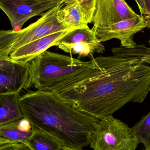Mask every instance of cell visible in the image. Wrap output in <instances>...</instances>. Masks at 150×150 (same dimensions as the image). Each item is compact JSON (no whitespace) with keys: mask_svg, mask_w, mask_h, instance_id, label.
Listing matches in <instances>:
<instances>
[{"mask_svg":"<svg viewBox=\"0 0 150 150\" xmlns=\"http://www.w3.org/2000/svg\"><path fill=\"white\" fill-rule=\"evenodd\" d=\"M97 72L85 82L56 93L101 120L129 102L142 103L150 92V66L137 59L94 58Z\"/></svg>","mask_w":150,"mask_h":150,"instance_id":"obj_1","label":"cell"},{"mask_svg":"<svg viewBox=\"0 0 150 150\" xmlns=\"http://www.w3.org/2000/svg\"><path fill=\"white\" fill-rule=\"evenodd\" d=\"M19 104L24 117L33 126L73 149L90 145L100 120L52 92L30 91L20 97Z\"/></svg>","mask_w":150,"mask_h":150,"instance_id":"obj_2","label":"cell"},{"mask_svg":"<svg viewBox=\"0 0 150 150\" xmlns=\"http://www.w3.org/2000/svg\"><path fill=\"white\" fill-rule=\"evenodd\" d=\"M31 85L39 91L59 93L91 78L97 64L92 58L84 62L70 56L45 51L31 62Z\"/></svg>","mask_w":150,"mask_h":150,"instance_id":"obj_3","label":"cell"},{"mask_svg":"<svg viewBox=\"0 0 150 150\" xmlns=\"http://www.w3.org/2000/svg\"><path fill=\"white\" fill-rule=\"evenodd\" d=\"M66 4L60 3L41 16L36 22L18 31H0V54L9 55L18 47L32 41L61 31L71 30L63 25L57 18V13Z\"/></svg>","mask_w":150,"mask_h":150,"instance_id":"obj_4","label":"cell"},{"mask_svg":"<svg viewBox=\"0 0 150 150\" xmlns=\"http://www.w3.org/2000/svg\"><path fill=\"white\" fill-rule=\"evenodd\" d=\"M139 144L131 128L112 115L100 120L90 145L93 150H136Z\"/></svg>","mask_w":150,"mask_h":150,"instance_id":"obj_5","label":"cell"},{"mask_svg":"<svg viewBox=\"0 0 150 150\" xmlns=\"http://www.w3.org/2000/svg\"><path fill=\"white\" fill-rule=\"evenodd\" d=\"M30 62H20L0 54V94L19 93L31 86Z\"/></svg>","mask_w":150,"mask_h":150,"instance_id":"obj_6","label":"cell"},{"mask_svg":"<svg viewBox=\"0 0 150 150\" xmlns=\"http://www.w3.org/2000/svg\"><path fill=\"white\" fill-rule=\"evenodd\" d=\"M57 5L38 0H0V8L9 19L12 30H22L31 18L42 16L45 11Z\"/></svg>","mask_w":150,"mask_h":150,"instance_id":"obj_7","label":"cell"},{"mask_svg":"<svg viewBox=\"0 0 150 150\" xmlns=\"http://www.w3.org/2000/svg\"><path fill=\"white\" fill-rule=\"evenodd\" d=\"M146 27H148V23L145 18L138 15L135 17L118 22L107 27L92 30L101 43L116 39L120 41L121 47L130 48L137 45L134 40L135 34Z\"/></svg>","mask_w":150,"mask_h":150,"instance_id":"obj_8","label":"cell"},{"mask_svg":"<svg viewBox=\"0 0 150 150\" xmlns=\"http://www.w3.org/2000/svg\"><path fill=\"white\" fill-rule=\"evenodd\" d=\"M138 15L125 0H97L92 29L107 27Z\"/></svg>","mask_w":150,"mask_h":150,"instance_id":"obj_9","label":"cell"},{"mask_svg":"<svg viewBox=\"0 0 150 150\" xmlns=\"http://www.w3.org/2000/svg\"><path fill=\"white\" fill-rule=\"evenodd\" d=\"M72 30L55 33L23 45L10 54V57L20 62H31L48 48L55 46L56 42Z\"/></svg>","mask_w":150,"mask_h":150,"instance_id":"obj_10","label":"cell"},{"mask_svg":"<svg viewBox=\"0 0 150 150\" xmlns=\"http://www.w3.org/2000/svg\"><path fill=\"white\" fill-rule=\"evenodd\" d=\"M34 130V127L24 117L13 122L0 125V137L17 142L26 143Z\"/></svg>","mask_w":150,"mask_h":150,"instance_id":"obj_11","label":"cell"},{"mask_svg":"<svg viewBox=\"0 0 150 150\" xmlns=\"http://www.w3.org/2000/svg\"><path fill=\"white\" fill-rule=\"evenodd\" d=\"M19 93L0 94V125L24 118L19 106Z\"/></svg>","mask_w":150,"mask_h":150,"instance_id":"obj_12","label":"cell"},{"mask_svg":"<svg viewBox=\"0 0 150 150\" xmlns=\"http://www.w3.org/2000/svg\"><path fill=\"white\" fill-rule=\"evenodd\" d=\"M57 18L63 25L68 29L88 27L84 22L82 12L76 0L65 4L57 13Z\"/></svg>","mask_w":150,"mask_h":150,"instance_id":"obj_13","label":"cell"},{"mask_svg":"<svg viewBox=\"0 0 150 150\" xmlns=\"http://www.w3.org/2000/svg\"><path fill=\"white\" fill-rule=\"evenodd\" d=\"M84 44L97 46L103 45L99 41L94 32L88 26L70 31L56 42L55 46L59 47L63 46Z\"/></svg>","mask_w":150,"mask_h":150,"instance_id":"obj_14","label":"cell"},{"mask_svg":"<svg viewBox=\"0 0 150 150\" xmlns=\"http://www.w3.org/2000/svg\"><path fill=\"white\" fill-rule=\"evenodd\" d=\"M26 144L33 150H63L66 148L56 138L35 127Z\"/></svg>","mask_w":150,"mask_h":150,"instance_id":"obj_15","label":"cell"},{"mask_svg":"<svg viewBox=\"0 0 150 150\" xmlns=\"http://www.w3.org/2000/svg\"><path fill=\"white\" fill-rule=\"evenodd\" d=\"M131 129L139 143L143 144L146 149H150V112Z\"/></svg>","mask_w":150,"mask_h":150,"instance_id":"obj_16","label":"cell"},{"mask_svg":"<svg viewBox=\"0 0 150 150\" xmlns=\"http://www.w3.org/2000/svg\"><path fill=\"white\" fill-rule=\"evenodd\" d=\"M123 56L127 58L137 59L150 66V47L146 45H136L134 47H125Z\"/></svg>","mask_w":150,"mask_h":150,"instance_id":"obj_17","label":"cell"},{"mask_svg":"<svg viewBox=\"0 0 150 150\" xmlns=\"http://www.w3.org/2000/svg\"><path fill=\"white\" fill-rule=\"evenodd\" d=\"M82 12L83 19L88 24L93 22L97 0H76Z\"/></svg>","mask_w":150,"mask_h":150,"instance_id":"obj_18","label":"cell"},{"mask_svg":"<svg viewBox=\"0 0 150 150\" xmlns=\"http://www.w3.org/2000/svg\"><path fill=\"white\" fill-rule=\"evenodd\" d=\"M0 150H33L27 144L0 137Z\"/></svg>","mask_w":150,"mask_h":150,"instance_id":"obj_19","label":"cell"},{"mask_svg":"<svg viewBox=\"0 0 150 150\" xmlns=\"http://www.w3.org/2000/svg\"><path fill=\"white\" fill-rule=\"evenodd\" d=\"M139 7L141 15L145 18L150 28V0H135Z\"/></svg>","mask_w":150,"mask_h":150,"instance_id":"obj_20","label":"cell"},{"mask_svg":"<svg viewBox=\"0 0 150 150\" xmlns=\"http://www.w3.org/2000/svg\"><path fill=\"white\" fill-rule=\"evenodd\" d=\"M38 1H41L49 2L54 3L58 4L61 2H64L66 4L72 1L73 0H38Z\"/></svg>","mask_w":150,"mask_h":150,"instance_id":"obj_21","label":"cell"},{"mask_svg":"<svg viewBox=\"0 0 150 150\" xmlns=\"http://www.w3.org/2000/svg\"><path fill=\"white\" fill-rule=\"evenodd\" d=\"M63 150H76L75 149H70V148H65L64 149H63Z\"/></svg>","mask_w":150,"mask_h":150,"instance_id":"obj_22","label":"cell"},{"mask_svg":"<svg viewBox=\"0 0 150 150\" xmlns=\"http://www.w3.org/2000/svg\"><path fill=\"white\" fill-rule=\"evenodd\" d=\"M145 150H150V149H145Z\"/></svg>","mask_w":150,"mask_h":150,"instance_id":"obj_23","label":"cell"},{"mask_svg":"<svg viewBox=\"0 0 150 150\" xmlns=\"http://www.w3.org/2000/svg\"><path fill=\"white\" fill-rule=\"evenodd\" d=\"M149 43L150 45V38L149 40Z\"/></svg>","mask_w":150,"mask_h":150,"instance_id":"obj_24","label":"cell"}]
</instances>
